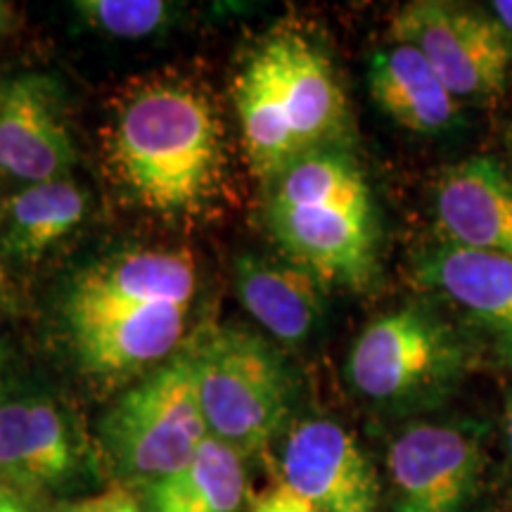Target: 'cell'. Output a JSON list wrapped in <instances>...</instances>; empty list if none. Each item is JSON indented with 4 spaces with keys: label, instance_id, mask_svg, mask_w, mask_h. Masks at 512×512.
<instances>
[{
    "label": "cell",
    "instance_id": "cell-1",
    "mask_svg": "<svg viewBox=\"0 0 512 512\" xmlns=\"http://www.w3.org/2000/svg\"><path fill=\"white\" fill-rule=\"evenodd\" d=\"M102 157L114 185L140 209L197 216L228 183V136L219 102L183 74L128 83L102 128Z\"/></svg>",
    "mask_w": 512,
    "mask_h": 512
},
{
    "label": "cell",
    "instance_id": "cell-2",
    "mask_svg": "<svg viewBox=\"0 0 512 512\" xmlns=\"http://www.w3.org/2000/svg\"><path fill=\"white\" fill-rule=\"evenodd\" d=\"M197 294L195 256L185 247H131L81 268L62 316L79 366L124 380L169 361Z\"/></svg>",
    "mask_w": 512,
    "mask_h": 512
},
{
    "label": "cell",
    "instance_id": "cell-3",
    "mask_svg": "<svg viewBox=\"0 0 512 512\" xmlns=\"http://www.w3.org/2000/svg\"><path fill=\"white\" fill-rule=\"evenodd\" d=\"M190 358L211 437L242 458L266 448L290 408V377L271 342L226 325L207 332Z\"/></svg>",
    "mask_w": 512,
    "mask_h": 512
},
{
    "label": "cell",
    "instance_id": "cell-4",
    "mask_svg": "<svg viewBox=\"0 0 512 512\" xmlns=\"http://www.w3.org/2000/svg\"><path fill=\"white\" fill-rule=\"evenodd\" d=\"M207 437L190 351L126 389L100 422L102 448L114 470L143 486L181 470Z\"/></svg>",
    "mask_w": 512,
    "mask_h": 512
},
{
    "label": "cell",
    "instance_id": "cell-5",
    "mask_svg": "<svg viewBox=\"0 0 512 512\" xmlns=\"http://www.w3.org/2000/svg\"><path fill=\"white\" fill-rule=\"evenodd\" d=\"M394 43L418 48L456 100H498L512 81V38L494 15L415 0L392 19Z\"/></svg>",
    "mask_w": 512,
    "mask_h": 512
},
{
    "label": "cell",
    "instance_id": "cell-6",
    "mask_svg": "<svg viewBox=\"0 0 512 512\" xmlns=\"http://www.w3.org/2000/svg\"><path fill=\"white\" fill-rule=\"evenodd\" d=\"M463 354L451 330L418 306L373 320L351 347L347 375L373 401H408L439 389L460 370Z\"/></svg>",
    "mask_w": 512,
    "mask_h": 512
},
{
    "label": "cell",
    "instance_id": "cell-7",
    "mask_svg": "<svg viewBox=\"0 0 512 512\" xmlns=\"http://www.w3.org/2000/svg\"><path fill=\"white\" fill-rule=\"evenodd\" d=\"M482 444L453 425L420 422L387 448L396 512H465L482 477Z\"/></svg>",
    "mask_w": 512,
    "mask_h": 512
},
{
    "label": "cell",
    "instance_id": "cell-8",
    "mask_svg": "<svg viewBox=\"0 0 512 512\" xmlns=\"http://www.w3.org/2000/svg\"><path fill=\"white\" fill-rule=\"evenodd\" d=\"M275 240L320 283L363 287L375 268L373 207L335 202L268 204Z\"/></svg>",
    "mask_w": 512,
    "mask_h": 512
},
{
    "label": "cell",
    "instance_id": "cell-9",
    "mask_svg": "<svg viewBox=\"0 0 512 512\" xmlns=\"http://www.w3.org/2000/svg\"><path fill=\"white\" fill-rule=\"evenodd\" d=\"M283 484L320 512H377L380 482L354 434L335 420L294 425L283 448Z\"/></svg>",
    "mask_w": 512,
    "mask_h": 512
},
{
    "label": "cell",
    "instance_id": "cell-10",
    "mask_svg": "<svg viewBox=\"0 0 512 512\" xmlns=\"http://www.w3.org/2000/svg\"><path fill=\"white\" fill-rule=\"evenodd\" d=\"M76 162L53 79L22 74L0 86V176L27 185L67 178Z\"/></svg>",
    "mask_w": 512,
    "mask_h": 512
},
{
    "label": "cell",
    "instance_id": "cell-11",
    "mask_svg": "<svg viewBox=\"0 0 512 512\" xmlns=\"http://www.w3.org/2000/svg\"><path fill=\"white\" fill-rule=\"evenodd\" d=\"M256 50L271 72L302 152L320 150L347 119V100L330 60L299 31H275Z\"/></svg>",
    "mask_w": 512,
    "mask_h": 512
},
{
    "label": "cell",
    "instance_id": "cell-12",
    "mask_svg": "<svg viewBox=\"0 0 512 512\" xmlns=\"http://www.w3.org/2000/svg\"><path fill=\"white\" fill-rule=\"evenodd\" d=\"M434 209L448 245L512 256V183L496 159L470 157L441 171Z\"/></svg>",
    "mask_w": 512,
    "mask_h": 512
},
{
    "label": "cell",
    "instance_id": "cell-13",
    "mask_svg": "<svg viewBox=\"0 0 512 512\" xmlns=\"http://www.w3.org/2000/svg\"><path fill=\"white\" fill-rule=\"evenodd\" d=\"M72 430L50 399H17L0 406V475L19 489L62 484L76 470Z\"/></svg>",
    "mask_w": 512,
    "mask_h": 512
},
{
    "label": "cell",
    "instance_id": "cell-14",
    "mask_svg": "<svg viewBox=\"0 0 512 512\" xmlns=\"http://www.w3.org/2000/svg\"><path fill=\"white\" fill-rule=\"evenodd\" d=\"M235 290L249 316L283 344L306 342L323 318L320 280L297 264L238 256Z\"/></svg>",
    "mask_w": 512,
    "mask_h": 512
},
{
    "label": "cell",
    "instance_id": "cell-15",
    "mask_svg": "<svg viewBox=\"0 0 512 512\" xmlns=\"http://www.w3.org/2000/svg\"><path fill=\"white\" fill-rule=\"evenodd\" d=\"M418 278L512 344V256L441 242L420 256Z\"/></svg>",
    "mask_w": 512,
    "mask_h": 512
},
{
    "label": "cell",
    "instance_id": "cell-16",
    "mask_svg": "<svg viewBox=\"0 0 512 512\" xmlns=\"http://www.w3.org/2000/svg\"><path fill=\"white\" fill-rule=\"evenodd\" d=\"M370 95L396 124L415 133H439L458 117V100L418 48L394 43L370 60Z\"/></svg>",
    "mask_w": 512,
    "mask_h": 512
},
{
    "label": "cell",
    "instance_id": "cell-17",
    "mask_svg": "<svg viewBox=\"0 0 512 512\" xmlns=\"http://www.w3.org/2000/svg\"><path fill=\"white\" fill-rule=\"evenodd\" d=\"M86 209L88 195L69 176L24 185L3 207L0 254L17 264H34L81 226Z\"/></svg>",
    "mask_w": 512,
    "mask_h": 512
},
{
    "label": "cell",
    "instance_id": "cell-18",
    "mask_svg": "<svg viewBox=\"0 0 512 512\" xmlns=\"http://www.w3.org/2000/svg\"><path fill=\"white\" fill-rule=\"evenodd\" d=\"M247 496L245 458L209 437L181 470L145 486L147 512H238Z\"/></svg>",
    "mask_w": 512,
    "mask_h": 512
},
{
    "label": "cell",
    "instance_id": "cell-19",
    "mask_svg": "<svg viewBox=\"0 0 512 512\" xmlns=\"http://www.w3.org/2000/svg\"><path fill=\"white\" fill-rule=\"evenodd\" d=\"M233 95L249 169L254 176L275 181L304 152L259 50L235 79Z\"/></svg>",
    "mask_w": 512,
    "mask_h": 512
},
{
    "label": "cell",
    "instance_id": "cell-20",
    "mask_svg": "<svg viewBox=\"0 0 512 512\" xmlns=\"http://www.w3.org/2000/svg\"><path fill=\"white\" fill-rule=\"evenodd\" d=\"M271 202H335L347 207H370V190L356 162L342 152L316 150L275 178Z\"/></svg>",
    "mask_w": 512,
    "mask_h": 512
},
{
    "label": "cell",
    "instance_id": "cell-21",
    "mask_svg": "<svg viewBox=\"0 0 512 512\" xmlns=\"http://www.w3.org/2000/svg\"><path fill=\"white\" fill-rule=\"evenodd\" d=\"M76 12L88 27L112 38H147L162 31L174 17L162 0H79Z\"/></svg>",
    "mask_w": 512,
    "mask_h": 512
},
{
    "label": "cell",
    "instance_id": "cell-22",
    "mask_svg": "<svg viewBox=\"0 0 512 512\" xmlns=\"http://www.w3.org/2000/svg\"><path fill=\"white\" fill-rule=\"evenodd\" d=\"M62 512H147L140 498L128 491L126 486H114V489L102 491V494L81 498L64 505Z\"/></svg>",
    "mask_w": 512,
    "mask_h": 512
},
{
    "label": "cell",
    "instance_id": "cell-23",
    "mask_svg": "<svg viewBox=\"0 0 512 512\" xmlns=\"http://www.w3.org/2000/svg\"><path fill=\"white\" fill-rule=\"evenodd\" d=\"M252 512H320L306 498L294 494L287 484H278L256 498Z\"/></svg>",
    "mask_w": 512,
    "mask_h": 512
},
{
    "label": "cell",
    "instance_id": "cell-24",
    "mask_svg": "<svg viewBox=\"0 0 512 512\" xmlns=\"http://www.w3.org/2000/svg\"><path fill=\"white\" fill-rule=\"evenodd\" d=\"M491 15L505 29V34L512 38V0H496V3H491Z\"/></svg>",
    "mask_w": 512,
    "mask_h": 512
},
{
    "label": "cell",
    "instance_id": "cell-25",
    "mask_svg": "<svg viewBox=\"0 0 512 512\" xmlns=\"http://www.w3.org/2000/svg\"><path fill=\"white\" fill-rule=\"evenodd\" d=\"M17 27V8L12 3L0 0V38L8 36Z\"/></svg>",
    "mask_w": 512,
    "mask_h": 512
},
{
    "label": "cell",
    "instance_id": "cell-26",
    "mask_svg": "<svg viewBox=\"0 0 512 512\" xmlns=\"http://www.w3.org/2000/svg\"><path fill=\"white\" fill-rule=\"evenodd\" d=\"M503 430H505V448H508V460L512 470V392L505 403V418H503Z\"/></svg>",
    "mask_w": 512,
    "mask_h": 512
},
{
    "label": "cell",
    "instance_id": "cell-27",
    "mask_svg": "<svg viewBox=\"0 0 512 512\" xmlns=\"http://www.w3.org/2000/svg\"><path fill=\"white\" fill-rule=\"evenodd\" d=\"M0 512H27L24 505L17 501L15 496L8 494V491H0Z\"/></svg>",
    "mask_w": 512,
    "mask_h": 512
},
{
    "label": "cell",
    "instance_id": "cell-28",
    "mask_svg": "<svg viewBox=\"0 0 512 512\" xmlns=\"http://www.w3.org/2000/svg\"><path fill=\"white\" fill-rule=\"evenodd\" d=\"M0 377H3V351H0Z\"/></svg>",
    "mask_w": 512,
    "mask_h": 512
},
{
    "label": "cell",
    "instance_id": "cell-29",
    "mask_svg": "<svg viewBox=\"0 0 512 512\" xmlns=\"http://www.w3.org/2000/svg\"><path fill=\"white\" fill-rule=\"evenodd\" d=\"M510 150H512V133H510Z\"/></svg>",
    "mask_w": 512,
    "mask_h": 512
}]
</instances>
